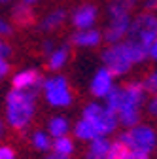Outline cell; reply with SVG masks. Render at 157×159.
Here are the masks:
<instances>
[{
  "label": "cell",
  "mask_w": 157,
  "mask_h": 159,
  "mask_svg": "<svg viewBox=\"0 0 157 159\" xmlns=\"http://www.w3.org/2000/svg\"><path fill=\"white\" fill-rule=\"evenodd\" d=\"M42 85V78L36 70H23L13 76V89L17 91H34Z\"/></svg>",
  "instance_id": "8"
},
{
  "label": "cell",
  "mask_w": 157,
  "mask_h": 159,
  "mask_svg": "<svg viewBox=\"0 0 157 159\" xmlns=\"http://www.w3.org/2000/svg\"><path fill=\"white\" fill-rule=\"evenodd\" d=\"M119 142H123L127 148H132L136 152L150 153L155 148L157 136H155L153 129H150L148 125H138V127H132L131 131L123 133L119 136Z\"/></svg>",
  "instance_id": "5"
},
{
  "label": "cell",
  "mask_w": 157,
  "mask_h": 159,
  "mask_svg": "<svg viewBox=\"0 0 157 159\" xmlns=\"http://www.w3.org/2000/svg\"><path fill=\"white\" fill-rule=\"evenodd\" d=\"M32 2H36V0H25V4H32Z\"/></svg>",
  "instance_id": "37"
},
{
  "label": "cell",
  "mask_w": 157,
  "mask_h": 159,
  "mask_svg": "<svg viewBox=\"0 0 157 159\" xmlns=\"http://www.w3.org/2000/svg\"><path fill=\"white\" fill-rule=\"evenodd\" d=\"M95 21H96V8L91 6V4H85L80 10H76L74 11V17H72V23L80 29V30L91 29Z\"/></svg>",
  "instance_id": "9"
},
{
  "label": "cell",
  "mask_w": 157,
  "mask_h": 159,
  "mask_svg": "<svg viewBox=\"0 0 157 159\" xmlns=\"http://www.w3.org/2000/svg\"><path fill=\"white\" fill-rule=\"evenodd\" d=\"M129 40L132 46H136L140 51L150 55V48L157 38V15L153 13H142L136 17V21L129 25Z\"/></svg>",
  "instance_id": "3"
},
{
  "label": "cell",
  "mask_w": 157,
  "mask_h": 159,
  "mask_svg": "<svg viewBox=\"0 0 157 159\" xmlns=\"http://www.w3.org/2000/svg\"><path fill=\"white\" fill-rule=\"evenodd\" d=\"M127 159H150V155L144 153V152H136V150H132V152H129Z\"/></svg>",
  "instance_id": "26"
},
{
  "label": "cell",
  "mask_w": 157,
  "mask_h": 159,
  "mask_svg": "<svg viewBox=\"0 0 157 159\" xmlns=\"http://www.w3.org/2000/svg\"><path fill=\"white\" fill-rule=\"evenodd\" d=\"M127 155H129V148L123 142L117 140V142L110 144V150H108L106 159H127Z\"/></svg>",
  "instance_id": "20"
},
{
  "label": "cell",
  "mask_w": 157,
  "mask_h": 159,
  "mask_svg": "<svg viewBox=\"0 0 157 159\" xmlns=\"http://www.w3.org/2000/svg\"><path fill=\"white\" fill-rule=\"evenodd\" d=\"M32 144L38 148V150H49V146H51V140L47 138V134H44V133H34V136H32Z\"/></svg>",
  "instance_id": "23"
},
{
  "label": "cell",
  "mask_w": 157,
  "mask_h": 159,
  "mask_svg": "<svg viewBox=\"0 0 157 159\" xmlns=\"http://www.w3.org/2000/svg\"><path fill=\"white\" fill-rule=\"evenodd\" d=\"M127 30H129V10L114 2L110 6V27L106 29L104 38L110 44H117V40L125 36Z\"/></svg>",
  "instance_id": "7"
},
{
  "label": "cell",
  "mask_w": 157,
  "mask_h": 159,
  "mask_svg": "<svg viewBox=\"0 0 157 159\" xmlns=\"http://www.w3.org/2000/svg\"><path fill=\"white\" fill-rule=\"evenodd\" d=\"M8 55H10V48L0 44V59H4V57H8Z\"/></svg>",
  "instance_id": "32"
},
{
  "label": "cell",
  "mask_w": 157,
  "mask_h": 159,
  "mask_svg": "<svg viewBox=\"0 0 157 159\" xmlns=\"http://www.w3.org/2000/svg\"><path fill=\"white\" fill-rule=\"evenodd\" d=\"M0 159H15V152L8 146H2L0 148Z\"/></svg>",
  "instance_id": "25"
},
{
  "label": "cell",
  "mask_w": 157,
  "mask_h": 159,
  "mask_svg": "<svg viewBox=\"0 0 157 159\" xmlns=\"http://www.w3.org/2000/svg\"><path fill=\"white\" fill-rule=\"evenodd\" d=\"M112 74L106 68H101L99 72L95 74L93 78V84H91V93L95 97H108V93L112 91Z\"/></svg>",
  "instance_id": "10"
},
{
  "label": "cell",
  "mask_w": 157,
  "mask_h": 159,
  "mask_svg": "<svg viewBox=\"0 0 157 159\" xmlns=\"http://www.w3.org/2000/svg\"><path fill=\"white\" fill-rule=\"evenodd\" d=\"M51 49H53V44H51V42H46V44H44V51H46V53H49Z\"/></svg>",
  "instance_id": "34"
},
{
  "label": "cell",
  "mask_w": 157,
  "mask_h": 159,
  "mask_svg": "<svg viewBox=\"0 0 157 159\" xmlns=\"http://www.w3.org/2000/svg\"><path fill=\"white\" fill-rule=\"evenodd\" d=\"M47 159H68V157H65V155H59V153H53V155H49Z\"/></svg>",
  "instance_id": "35"
},
{
  "label": "cell",
  "mask_w": 157,
  "mask_h": 159,
  "mask_svg": "<svg viewBox=\"0 0 157 159\" xmlns=\"http://www.w3.org/2000/svg\"><path fill=\"white\" fill-rule=\"evenodd\" d=\"M34 91H17L13 89L8 95V121L13 129L23 131L34 116Z\"/></svg>",
  "instance_id": "2"
},
{
  "label": "cell",
  "mask_w": 157,
  "mask_h": 159,
  "mask_svg": "<svg viewBox=\"0 0 157 159\" xmlns=\"http://www.w3.org/2000/svg\"><path fill=\"white\" fill-rule=\"evenodd\" d=\"M65 10H55L53 13H49L46 19H44V23H42V30H55L57 27H61L63 21H65Z\"/></svg>",
  "instance_id": "16"
},
{
  "label": "cell",
  "mask_w": 157,
  "mask_h": 159,
  "mask_svg": "<svg viewBox=\"0 0 157 159\" xmlns=\"http://www.w3.org/2000/svg\"><path fill=\"white\" fill-rule=\"evenodd\" d=\"M53 148H55V153L65 155V157H68L74 152V144H72V140L68 136H59L57 140L53 142Z\"/></svg>",
  "instance_id": "19"
},
{
  "label": "cell",
  "mask_w": 157,
  "mask_h": 159,
  "mask_svg": "<svg viewBox=\"0 0 157 159\" xmlns=\"http://www.w3.org/2000/svg\"><path fill=\"white\" fill-rule=\"evenodd\" d=\"M148 55L144 51H140L131 42H123V44H114L112 48H108L102 53V61L106 70L112 76H123L132 63H140Z\"/></svg>",
  "instance_id": "1"
},
{
  "label": "cell",
  "mask_w": 157,
  "mask_h": 159,
  "mask_svg": "<svg viewBox=\"0 0 157 159\" xmlns=\"http://www.w3.org/2000/svg\"><path fill=\"white\" fill-rule=\"evenodd\" d=\"M0 2H4V0H0Z\"/></svg>",
  "instance_id": "38"
},
{
  "label": "cell",
  "mask_w": 157,
  "mask_h": 159,
  "mask_svg": "<svg viewBox=\"0 0 157 159\" xmlns=\"http://www.w3.org/2000/svg\"><path fill=\"white\" fill-rule=\"evenodd\" d=\"M115 4H119V6H123L125 10H131L134 4H136V0H115Z\"/></svg>",
  "instance_id": "30"
},
{
  "label": "cell",
  "mask_w": 157,
  "mask_h": 159,
  "mask_svg": "<svg viewBox=\"0 0 157 159\" xmlns=\"http://www.w3.org/2000/svg\"><path fill=\"white\" fill-rule=\"evenodd\" d=\"M66 59H68V46H63V48L51 51V55H49V68L51 70H59L66 63Z\"/></svg>",
  "instance_id": "17"
},
{
  "label": "cell",
  "mask_w": 157,
  "mask_h": 159,
  "mask_svg": "<svg viewBox=\"0 0 157 159\" xmlns=\"http://www.w3.org/2000/svg\"><path fill=\"white\" fill-rule=\"evenodd\" d=\"M44 95L47 102L53 106H68L72 102V93L68 89V84L63 76L49 78L44 82Z\"/></svg>",
  "instance_id": "6"
},
{
  "label": "cell",
  "mask_w": 157,
  "mask_h": 159,
  "mask_svg": "<svg viewBox=\"0 0 157 159\" xmlns=\"http://www.w3.org/2000/svg\"><path fill=\"white\" fill-rule=\"evenodd\" d=\"M74 134L78 138H82V140H95V138H99V133H96L95 125L91 121H85V119H82V121L74 127Z\"/></svg>",
  "instance_id": "15"
},
{
  "label": "cell",
  "mask_w": 157,
  "mask_h": 159,
  "mask_svg": "<svg viewBox=\"0 0 157 159\" xmlns=\"http://www.w3.org/2000/svg\"><path fill=\"white\" fill-rule=\"evenodd\" d=\"M8 34H11V27L0 19V36H8Z\"/></svg>",
  "instance_id": "27"
},
{
  "label": "cell",
  "mask_w": 157,
  "mask_h": 159,
  "mask_svg": "<svg viewBox=\"0 0 157 159\" xmlns=\"http://www.w3.org/2000/svg\"><path fill=\"white\" fill-rule=\"evenodd\" d=\"M115 123H117L115 114H112V112L104 110V114H102L99 119H96L93 125H95L96 133H99V136H104V134H108V133H112V131L115 129Z\"/></svg>",
  "instance_id": "14"
},
{
  "label": "cell",
  "mask_w": 157,
  "mask_h": 159,
  "mask_svg": "<svg viewBox=\"0 0 157 159\" xmlns=\"http://www.w3.org/2000/svg\"><path fill=\"white\" fill-rule=\"evenodd\" d=\"M148 110H150V114H151L153 117H157V97H153L151 101H150V104H148Z\"/></svg>",
  "instance_id": "29"
},
{
  "label": "cell",
  "mask_w": 157,
  "mask_h": 159,
  "mask_svg": "<svg viewBox=\"0 0 157 159\" xmlns=\"http://www.w3.org/2000/svg\"><path fill=\"white\" fill-rule=\"evenodd\" d=\"M11 19H13V23L19 25V27H29L34 21V11H32V8L29 4L21 2V4H17L11 10Z\"/></svg>",
  "instance_id": "11"
},
{
  "label": "cell",
  "mask_w": 157,
  "mask_h": 159,
  "mask_svg": "<svg viewBox=\"0 0 157 159\" xmlns=\"http://www.w3.org/2000/svg\"><path fill=\"white\" fill-rule=\"evenodd\" d=\"M108 150H110L108 138L99 136V138H95V140H91V146L87 150V159H106Z\"/></svg>",
  "instance_id": "13"
},
{
  "label": "cell",
  "mask_w": 157,
  "mask_h": 159,
  "mask_svg": "<svg viewBox=\"0 0 157 159\" xmlns=\"http://www.w3.org/2000/svg\"><path fill=\"white\" fill-rule=\"evenodd\" d=\"M104 110H106V108H102V106H99V104H87L85 110H83V119H85V121L95 123L96 119L104 114Z\"/></svg>",
  "instance_id": "22"
},
{
  "label": "cell",
  "mask_w": 157,
  "mask_h": 159,
  "mask_svg": "<svg viewBox=\"0 0 157 159\" xmlns=\"http://www.w3.org/2000/svg\"><path fill=\"white\" fill-rule=\"evenodd\" d=\"M146 8H148L150 11H157V0H148V2H146Z\"/></svg>",
  "instance_id": "31"
},
{
  "label": "cell",
  "mask_w": 157,
  "mask_h": 159,
  "mask_svg": "<svg viewBox=\"0 0 157 159\" xmlns=\"http://www.w3.org/2000/svg\"><path fill=\"white\" fill-rule=\"evenodd\" d=\"M47 127H49V133H51L55 138H59V136H66L68 121H66L65 117H53L51 121L47 123Z\"/></svg>",
  "instance_id": "18"
},
{
  "label": "cell",
  "mask_w": 157,
  "mask_h": 159,
  "mask_svg": "<svg viewBox=\"0 0 157 159\" xmlns=\"http://www.w3.org/2000/svg\"><path fill=\"white\" fill-rule=\"evenodd\" d=\"M150 55L157 61V38H155V42H153V44H151V48H150Z\"/></svg>",
  "instance_id": "33"
},
{
  "label": "cell",
  "mask_w": 157,
  "mask_h": 159,
  "mask_svg": "<svg viewBox=\"0 0 157 159\" xmlns=\"http://www.w3.org/2000/svg\"><path fill=\"white\" fill-rule=\"evenodd\" d=\"M10 72V65L6 63V59H0V80Z\"/></svg>",
  "instance_id": "28"
},
{
  "label": "cell",
  "mask_w": 157,
  "mask_h": 159,
  "mask_svg": "<svg viewBox=\"0 0 157 159\" xmlns=\"http://www.w3.org/2000/svg\"><path fill=\"white\" fill-rule=\"evenodd\" d=\"M106 101H108L106 110L112 114H117L119 112V106H121V89H112L106 97Z\"/></svg>",
  "instance_id": "21"
},
{
  "label": "cell",
  "mask_w": 157,
  "mask_h": 159,
  "mask_svg": "<svg viewBox=\"0 0 157 159\" xmlns=\"http://www.w3.org/2000/svg\"><path fill=\"white\" fill-rule=\"evenodd\" d=\"M101 32H96L93 29H87V30H80V32H76L72 36V44L76 46H87V48H93V46H99L101 42Z\"/></svg>",
  "instance_id": "12"
},
{
  "label": "cell",
  "mask_w": 157,
  "mask_h": 159,
  "mask_svg": "<svg viewBox=\"0 0 157 159\" xmlns=\"http://www.w3.org/2000/svg\"><path fill=\"white\" fill-rule=\"evenodd\" d=\"M144 87L140 84H127L121 89V106H119V121L125 127H134L140 117V102H142Z\"/></svg>",
  "instance_id": "4"
},
{
  "label": "cell",
  "mask_w": 157,
  "mask_h": 159,
  "mask_svg": "<svg viewBox=\"0 0 157 159\" xmlns=\"http://www.w3.org/2000/svg\"><path fill=\"white\" fill-rule=\"evenodd\" d=\"M144 89L150 91V93H153V95H157V72H153V74L148 76L146 84H144Z\"/></svg>",
  "instance_id": "24"
},
{
  "label": "cell",
  "mask_w": 157,
  "mask_h": 159,
  "mask_svg": "<svg viewBox=\"0 0 157 159\" xmlns=\"http://www.w3.org/2000/svg\"><path fill=\"white\" fill-rule=\"evenodd\" d=\"M2 134H4V123L0 121V138H2Z\"/></svg>",
  "instance_id": "36"
}]
</instances>
